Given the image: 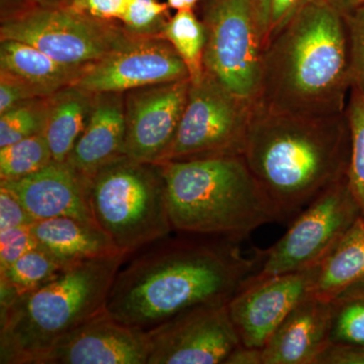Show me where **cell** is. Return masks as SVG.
<instances>
[{
  "label": "cell",
  "mask_w": 364,
  "mask_h": 364,
  "mask_svg": "<svg viewBox=\"0 0 364 364\" xmlns=\"http://www.w3.org/2000/svg\"><path fill=\"white\" fill-rule=\"evenodd\" d=\"M86 181L95 223L121 252H138L173 230L161 165L122 156Z\"/></svg>",
  "instance_id": "8992f818"
},
{
  "label": "cell",
  "mask_w": 364,
  "mask_h": 364,
  "mask_svg": "<svg viewBox=\"0 0 364 364\" xmlns=\"http://www.w3.org/2000/svg\"><path fill=\"white\" fill-rule=\"evenodd\" d=\"M169 9L167 2L159 0H130L121 21L128 32L159 37Z\"/></svg>",
  "instance_id": "f546056e"
},
{
  "label": "cell",
  "mask_w": 364,
  "mask_h": 364,
  "mask_svg": "<svg viewBox=\"0 0 364 364\" xmlns=\"http://www.w3.org/2000/svg\"><path fill=\"white\" fill-rule=\"evenodd\" d=\"M191 79L124 93V156L160 164L176 138Z\"/></svg>",
  "instance_id": "4fadbf2b"
},
{
  "label": "cell",
  "mask_w": 364,
  "mask_h": 364,
  "mask_svg": "<svg viewBox=\"0 0 364 364\" xmlns=\"http://www.w3.org/2000/svg\"><path fill=\"white\" fill-rule=\"evenodd\" d=\"M85 68L61 63L33 46L0 40V71L28 85L38 97H49L74 85Z\"/></svg>",
  "instance_id": "ffe728a7"
},
{
  "label": "cell",
  "mask_w": 364,
  "mask_h": 364,
  "mask_svg": "<svg viewBox=\"0 0 364 364\" xmlns=\"http://www.w3.org/2000/svg\"><path fill=\"white\" fill-rule=\"evenodd\" d=\"M127 257L117 253L81 261L1 309L0 363L37 364L70 333L105 312Z\"/></svg>",
  "instance_id": "5b68a950"
},
{
  "label": "cell",
  "mask_w": 364,
  "mask_h": 364,
  "mask_svg": "<svg viewBox=\"0 0 364 364\" xmlns=\"http://www.w3.org/2000/svg\"><path fill=\"white\" fill-rule=\"evenodd\" d=\"M39 6L43 7H61L69 6L71 0H33Z\"/></svg>",
  "instance_id": "60d3db41"
},
{
  "label": "cell",
  "mask_w": 364,
  "mask_h": 364,
  "mask_svg": "<svg viewBox=\"0 0 364 364\" xmlns=\"http://www.w3.org/2000/svg\"><path fill=\"white\" fill-rule=\"evenodd\" d=\"M331 301L330 342L364 345V282L347 287Z\"/></svg>",
  "instance_id": "d4e9b609"
},
{
  "label": "cell",
  "mask_w": 364,
  "mask_h": 364,
  "mask_svg": "<svg viewBox=\"0 0 364 364\" xmlns=\"http://www.w3.org/2000/svg\"><path fill=\"white\" fill-rule=\"evenodd\" d=\"M54 161L44 134L0 148V178L14 181L31 176Z\"/></svg>",
  "instance_id": "484cf974"
},
{
  "label": "cell",
  "mask_w": 364,
  "mask_h": 364,
  "mask_svg": "<svg viewBox=\"0 0 364 364\" xmlns=\"http://www.w3.org/2000/svg\"><path fill=\"white\" fill-rule=\"evenodd\" d=\"M184 79H189L188 68L170 43L129 32L122 44L86 67L74 85L95 95L126 93Z\"/></svg>",
  "instance_id": "7c38bea8"
},
{
  "label": "cell",
  "mask_w": 364,
  "mask_h": 364,
  "mask_svg": "<svg viewBox=\"0 0 364 364\" xmlns=\"http://www.w3.org/2000/svg\"><path fill=\"white\" fill-rule=\"evenodd\" d=\"M130 0H78L72 9L102 21H121Z\"/></svg>",
  "instance_id": "e575fe53"
},
{
  "label": "cell",
  "mask_w": 364,
  "mask_h": 364,
  "mask_svg": "<svg viewBox=\"0 0 364 364\" xmlns=\"http://www.w3.org/2000/svg\"><path fill=\"white\" fill-rule=\"evenodd\" d=\"M318 267L244 282L228 303L241 344L262 349L294 306L311 293Z\"/></svg>",
  "instance_id": "5bb4252c"
},
{
  "label": "cell",
  "mask_w": 364,
  "mask_h": 364,
  "mask_svg": "<svg viewBox=\"0 0 364 364\" xmlns=\"http://www.w3.org/2000/svg\"><path fill=\"white\" fill-rule=\"evenodd\" d=\"M48 98L26 100L0 114V148L44 133L49 105Z\"/></svg>",
  "instance_id": "83f0119b"
},
{
  "label": "cell",
  "mask_w": 364,
  "mask_h": 364,
  "mask_svg": "<svg viewBox=\"0 0 364 364\" xmlns=\"http://www.w3.org/2000/svg\"><path fill=\"white\" fill-rule=\"evenodd\" d=\"M129 32L112 21L92 18L69 6H35L1 21L0 40L37 48L67 65L86 68L122 44Z\"/></svg>",
  "instance_id": "9c48e42d"
},
{
  "label": "cell",
  "mask_w": 364,
  "mask_h": 364,
  "mask_svg": "<svg viewBox=\"0 0 364 364\" xmlns=\"http://www.w3.org/2000/svg\"><path fill=\"white\" fill-rule=\"evenodd\" d=\"M350 130V161L347 181L364 218V95L351 88L345 109Z\"/></svg>",
  "instance_id": "4316f807"
},
{
  "label": "cell",
  "mask_w": 364,
  "mask_h": 364,
  "mask_svg": "<svg viewBox=\"0 0 364 364\" xmlns=\"http://www.w3.org/2000/svg\"><path fill=\"white\" fill-rule=\"evenodd\" d=\"M124 93H97L85 130L66 162L88 178L98 169L124 156Z\"/></svg>",
  "instance_id": "ac0fdd59"
},
{
  "label": "cell",
  "mask_w": 364,
  "mask_h": 364,
  "mask_svg": "<svg viewBox=\"0 0 364 364\" xmlns=\"http://www.w3.org/2000/svg\"><path fill=\"white\" fill-rule=\"evenodd\" d=\"M316 364H364V345L330 342Z\"/></svg>",
  "instance_id": "d590c367"
},
{
  "label": "cell",
  "mask_w": 364,
  "mask_h": 364,
  "mask_svg": "<svg viewBox=\"0 0 364 364\" xmlns=\"http://www.w3.org/2000/svg\"><path fill=\"white\" fill-rule=\"evenodd\" d=\"M364 282V218L356 221L337 247L320 264L311 293L336 298L347 287Z\"/></svg>",
  "instance_id": "7402d4cb"
},
{
  "label": "cell",
  "mask_w": 364,
  "mask_h": 364,
  "mask_svg": "<svg viewBox=\"0 0 364 364\" xmlns=\"http://www.w3.org/2000/svg\"><path fill=\"white\" fill-rule=\"evenodd\" d=\"M62 269L63 268L39 246L28 251L11 267L0 270L1 309L6 308L23 294L51 282Z\"/></svg>",
  "instance_id": "603a6c76"
},
{
  "label": "cell",
  "mask_w": 364,
  "mask_h": 364,
  "mask_svg": "<svg viewBox=\"0 0 364 364\" xmlns=\"http://www.w3.org/2000/svg\"><path fill=\"white\" fill-rule=\"evenodd\" d=\"M159 37L173 47L188 68L191 82L200 80L205 74L207 33L203 21L193 11H176L163 26Z\"/></svg>",
  "instance_id": "cb8c5ba5"
},
{
  "label": "cell",
  "mask_w": 364,
  "mask_h": 364,
  "mask_svg": "<svg viewBox=\"0 0 364 364\" xmlns=\"http://www.w3.org/2000/svg\"><path fill=\"white\" fill-rule=\"evenodd\" d=\"M200 20L207 33L205 73L257 104L263 50L251 0H202Z\"/></svg>",
  "instance_id": "30bf717a"
},
{
  "label": "cell",
  "mask_w": 364,
  "mask_h": 364,
  "mask_svg": "<svg viewBox=\"0 0 364 364\" xmlns=\"http://www.w3.org/2000/svg\"><path fill=\"white\" fill-rule=\"evenodd\" d=\"M0 186L16 196L35 221L68 217L98 228L88 200L87 181L66 161H53L23 178L1 181Z\"/></svg>",
  "instance_id": "2e32d148"
},
{
  "label": "cell",
  "mask_w": 364,
  "mask_h": 364,
  "mask_svg": "<svg viewBox=\"0 0 364 364\" xmlns=\"http://www.w3.org/2000/svg\"><path fill=\"white\" fill-rule=\"evenodd\" d=\"M255 105L205 72L191 81L176 138L161 163L243 156Z\"/></svg>",
  "instance_id": "ba28073f"
},
{
  "label": "cell",
  "mask_w": 364,
  "mask_h": 364,
  "mask_svg": "<svg viewBox=\"0 0 364 364\" xmlns=\"http://www.w3.org/2000/svg\"><path fill=\"white\" fill-rule=\"evenodd\" d=\"M360 217L345 177L306 205L274 245L259 251L261 264L245 282H261L320 265Z\"/></svg>",
  "instance_id": "52a82bcc"
},
{
  "label": "cell",
  "mask_w": 364,
  "mask_h": 364,
  "mask_svg": "<svg viewBox=\"0 0 364 364\" xmlns=\"http://www.w3.org/2000/svg\"><path fill=\"white\" fill-rule=\"evenodd\" d=\"M31 229L38 246L63 269L91 258L123 253L102 230L72 218L39 220Z\"/></svg>",
  "instance_id": "d6986e66"
},
{
  "label": "cell",
  "mask_w": 364,
  "mask_h": 364,
  "mask_svg": "<svg viewBox=\"0 0 364 364\" xmlns=\"http://www.w3.org/2000/svg\"><path fill=\"white\" fill-rule=\"evenodd\" d=\"M351 90L350 48L343 14L313 0L265 48L257 105L277 114H342Z\"/></svg>",
  "instance_id": "7a4b0ae2"
},
{
  "label": "cell",
  "mask_w": 364,
  "mask_h": 364,
  "mask_svg": "<svg viewBox=\"0 0 364 364\" xmlns=\"http://www.w3.org/2000/svg\"><path fill=\"white\" fill-rule=\"evenodd\" d=\"M172 228L240 242L284 218L243 156L161 163Z\"/></svg>",
  "instance_id": "277c9868"
},
{
  "label": "cell",
  "mask_w": 364,
  "mask_h": 364,
  "mask_svg": "<svg viewBox=\"0 0 364 364\" xmlns=\"http://www.w3.org/2000/svg\"><path fill=\"white\" fill-rule=\"evenodd\" d=\"M37 6L33 0H1V21L26 13Z\"/></svg>",
  "instance_id": "74e56055"
},
{
  "label": "cell",
  "mask_w": 364,
  "mask_h": 364,
  "mask_svg": "<svg viewBox=\"0 0 364 364\" xmlns=\"http://www.w3.org/2000/svg\"><path fill=\"white\" fill-rule=\"evenodd\" d=\"M76 1H78V0H71V4H73V2H76Z\"/></svg>",
  "instance_id": "b9f144b4"
},
{
  "label": "cell",
  "mask_w": 364,
  "mask_h": 364,
  "mask_svg": "<svg viewBox=\"0 0 364 364\" xmlns=\"http://www.w3.org/2000/svg\"><path fill=\"white\" fill-rule=\"evenodd\" d=\"M344 18L350 48L351 88L364 95V6Z\"/></svg>",
  "instance_id": "4dcf8cb0"
},
{
  "label": "cell",
  "mask_w": 364,
  "mask_h": 364,
  "mask_svg": "<svg viewBox=\"0 0 364 364\" xmlns=\"http://www.w3.org/2000/svg\"><path fill=\"white\" fill-rule=\"evenodd\" d=\"M313 0H251L263 51L284 26Z\"/></svg>",
  "instance_id": "f1b7e54d"
},
{
  "label": "cell",
  "mask_w": 364,
  "mask_h": 364,
  "mask_svg": "<svg viewBox=\"0 0 364 364\" xmlns=\"http://www.w3.org/2000/svg\"><path fill=\"white\" fill-rule=\"evenodd\" d=\"M350 149L345 112L299 117L256 105L243 157L284 221L347 177Z\"/></svg>",
  "instance_id": "3957f363"
},
{
  "label": "cell",
  "mask_w": 364,
  "mask_h": 364,
  "mask_svg": "<svg viewBox=\"0 0 364 364\" xmlns=\"http://www.w3.org/2000/svg\"><path fill=\"white\" fill-rule=\"evenodd\" d=\"M147 331L119 322L105 312L80 326L37 364H148Z\"/></svg>",
  "instance_id": "9a60e30c"
},
{
  "label": "cell",
  "mask_w": 364,
  "mask_h": 364,
  "mask_svg": "<svg viewBox=\"0 0 364 364\" xmlns=\"http://www.w3.org/2000/svg\"><path fill=\"white\" fill-rule=\"evenodd\" d=\"M327 2L343 16L364 6V0H327Z\"/></svg>",
  "instance_id": "f35d334b"
},
{
  "label": "cell",
  "mask_w": 364,
  "mask_h": 364,
  "mask_svg": "<svg viewBox=\"0 0 364 364\" xmlns=\"http://www.w3.org/2000/svg\"><path fill=\"white\" fill-rule=\"evenodd\" d=\"M31 226L26 225L0 232V270L11 267L21 256L38 247Z\"/></svg>",
  "instance_id": "1f68e13d"
},
{
  "label": "cell",
  "mask_w": 364,
  "mask_h": 364,
  "mask_svg": "<svg viewBox=\"0 0 364 364\" xmlns=\"http://www.w3.org/2000/svg\"><path fill=\"white\" fill-rule=\"evenodd\" d=\"M228 303L193 306L148 330V364H225L241 344Z\"/></svg>",
  "instance_id": "8fae6325"
},
{
  "label": "cell",
  "mask_w": 364,
  "mask_h": 364,
  "mask_svg": "<svg viewBox=\"0 0 364 364\" xmlns=\"http://www.w3.org/2000/svg\"><path fill=\"white\" fill-rule=\"evenodd\" d=\"M198 2H202V0H167L170 9L176 11H193Z\"/></svg>",
  "instance_id": "ab89813d"
},
{
  "label": "cell",
  "mask_w": 364,
  "mask_h": 364,
  "mask_svg": "<svg viewBox=\"0 0 364 364\" xmlns=\"http://www.w3.org/2000/svg\"><path fill=\"white\" fill-rule=\"evenodd\" d=\"M35 222L16 196L0 186V232L11 228L32 225Z\"/></svg>",
  "instance_id": "836d02e7"
},
{
  "label": "cell",
  "mask_w": 364,
  "mask_h": 364,
  "mask_svg": "<svg viewBox=\"0 0 364 364\" xmlns=\"http://www.w3.org/2000/svg\"><path fill=\"white\" fill-rule=\"evenodd\" d=\"M259 262V254L245 257L238 242L166 237L121 267L107 312L148 331L193 306L228 303Z\"/></svg>",
  "instance_id": "6da1fadb"
},
{
  "label": "cell",
  "mask_w": 364,
  "mask_h": 364,
  "mask_svg": "<svg viewBox=\"0 0 364 364\" xmlns=\"http://www.w3.org/2000/svg\"><path fill=\"white\" fill-rule=\"evenodd\" d=\"M225 364H263L262 349L240 344L232 351Z\"/></svg>",
  "instance_id": "8d00e7d4"
},
{
  "label": "cell",
  "mask_w": 364,
  "mask_h": 364,
  "mask_svg": "<svg viewBox=\"0 0 364 364\" xmlns=\"http://www.w3.org/2000/svg\"><path fill=\"white\" fill-rule=\"evenodd\" d=\"M37 97L25 83L6 72L0 71V114Z\"/></svg>",
  "instance_id": "d6a6232c"
},
{
  "label": "cell",
  "mask_w": 364,
  "mask_h": 364,
  "mask_svg": "<svg viewBox=\"0 0 364 364\" xmlns=\"http://www.w3.org/2000/svg\"><path fill=\"white\" fill-rule=\"evenodd\" d=\"M332 301L309 294L262 348L263 364H316L330 344Z\"/></svg>",
  "instance_id": "e0dca14e"
},
{
  "label": "cell",
  "mask_w": 364,
  "mask_h": 364,
  "mask_svg": "<svg viewBox=\"0 0 364 364\" xmlns=\"http://www.w3.org/2000/svg\"><path fill=\"white\" fill-rule=\"evenodd\" d=\"M95 93L77 85L67 86L48 98V114L44 135L51 149L53 159H68L78 139L90 121Z\"/></svg>",
  "instance_id": "44dd1931"
}]
</instances>
